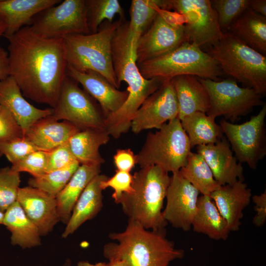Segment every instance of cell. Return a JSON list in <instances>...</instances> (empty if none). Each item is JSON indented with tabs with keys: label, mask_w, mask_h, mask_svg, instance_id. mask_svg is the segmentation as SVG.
<instances>
[{
	"label": "cell",
	"mask_w": 266,
	"mask_h": 266,
	"mask_svg": "<svg viewBox=\"0 0 266 266\" xmlns=\"http://www.w3.org/2000/svg\"><path fill=\"white\" fill-rule=\"evenodd\" d=\"M110 136L106 130L80 131L70 138L68 143L80 165L101 166L105 160L99 149L108 142Z\"/></svg>",
	"instance_id": "f546056e"
},
{
	"label": "cell",
	"mask_w": 266,
	"mask_h": 266,
	"mask_svg": "<svg viewBox=\"0 0 266 266\" xmlns=\"http://www.w3.org/2000/svg\"><path fill=\"white\" fill-rule=\"evenodd\" d=\"M266 104L249 120L235 124L225 119L220 121L223 133L232 147L237 160L256 169L266 155Z\"/></svg>",
	"instance_id": "4fadbf2b"
},
{
	"label": "cell",
	"mask_w": 266,
	"mask_h": 266,
	"mask_svg": "<svg viewBox=\"0 0 266 266\" xmlns=\"http://www.w3.org/2000/svg\"><path fill=\"white\" fill-rule=\"evenodd\" d=\"M184 24L181 15L159 9L150 27L137 40V64L164 55L186 41Z\"/></svg>",
	"instance_id": "5bb4252c"
},
{
	"label": "cell",
	"mask_w": 266,
	"mask_h": 266,
	"mask_svg": "<svg viewBox=\"0 0 266 266\" xmlns=\"http://www.w3.org/2000/svg\"><path fill=\"white\" fill-rule=\"evenodd\" d=\"M9 76L8 52L0 46V81Z\"/></svg>",
	"instance_id": "f6af8a7d"
},
{
	"label": "cell",
	"mask_w": 266,
	"mask_h": 266,
	"mask_svg": "<svg viewBox=\"0 0 266 266\" xmlns=\"http://www.w3.org/2000/svg\"><path fill=\"white\" fill-rule=\"evenodd\" d=\"M38 150L24 136L0 143V153L4 155L12 165Z\"/></svg>",
	"instance_id": "f35d334b"
},
{
	"label": "cell",
	"mask_w": 266,
	"mask_h": 266,
	"mask_svg": "<svg viewBox=\"0 0 266 266\" xmlns=\"http://www.w3.org/2000/svg\"><path fill=\"white\" fill-rule=\"evenodd\" d=\"M67 75L81 84L83 89L99 102L105 119L117 111L128 97L127 90H119L103 76L95 71H78L67 66Z\"/></svg>",
	"instance_id": "ac0fdd59"
},
{
	"label": "cell",
	"mask_w": 266,
	"mask_h": 266,
	"mask_svg": "<svg viewBox=\"0 0 266 266\" xmlns=\"http://www.w3.org/2000/svg\"><path fill=\"white\" fill-rule=\"evenodd\" d=\"M133 175L130 172L116 170L115 173L111 177H108L100 182V187L102 190L111 188L114 192L112 198L114 202L118 204L124 194L129 193L132 190Z\"/></svg>",
	"instance_id": "ab89813d"
},
{
	"label": "cell",
	"mask_w": 266,
	"mask_h": 266,
	"mask_svg": "<svg viewBox=\"0 0 266 266\" xmlns=\"http://www.w3.org/2000/svg\"><path fill=\"white\" fill-rule=\"evenodd\" d=\"M191 146L180 120L176 118L155 133H149L136 155L140 168L157 166L167 172H177L186 165Z\"/></svg>",
	"instance_id": "ba28073f"
},
{
	"label": "cell",
	"mask_w": 266,
	"mask_h": 266,
	"mask_svg": "<svg viewBox=\"0 0 266 266\" xmlns=\"http://www.w3.org/2000/svg\"><path fill=\"white\" fill-rule=\"evenodd\" d=\"M79 166L80 164L77 162L67 167L46 172L37 177H32L28 181V186L39 189L56 198Z\"/></svg>",
	"instance_id": "836d02e7"
},
{
	"label": "cell",
	"mask_w": 266,
	"mask_h": 266,
	"mask_svg": "<svg viewBox=\"0 0 266 266\" xmlns=\"http://www.w3.org/2000/svg\"><path fill=\"white\" fill-rule=\"evenodd\" d=\"M171 81L176 93L179 112L178 118L196 112L206 113L210 107L209 94L199 78L190 75L174 77Z\"/></svg>",
	"instance_id": "603a6c76"
},
{
	"label": "cell",
	"mask_w": 266,
	"mask_h": 266,
	"mask_svg": "<svg viewBox=\"0 0 266 266\" xmlns=\"http://www.w3.org/2000/svg\"><path fill=\"white\" fill-rule=\"evenodd\" d=\"M61 0H0V12L5 17L8 37L29 26L33 19L43 10L58 4Z\"/></svg>",
	"instance_id": "d4e9b609"
},
{
	"label": "cell",
	"mask_w": 266,
	"mask_h": 266,
	"mask_svg": "<svg viewBox=\"0 0 266 266\" xmlns=\"http://www.w3.org/2000/svg\"><path fill=\"white\" fill-rule=\"evenodd\" d=\"M137 65L146 79L159 78L167 80L190 75L218 81L222 72L217 62L207 53L187 41L164 55Z\"/></svg>",
	"instance_id": "52a82bcc"
},
{
	"label": "cell",
	"mask_w": 266,
	"mask_h": 266,
	"mask_svg": "<svg viewBox=\"0 0 266 266\" xmlns=\"http://www.w3.org/2000/svg\"><path fill=\"white\" fill-rule=\"evenodd\" d=\"M200 192L180 173H173L166 197L163 216L176 228L188 231L197 209Z\"/></svg>",
	"instance_id": "2e32d148"
},
{
	"label": "cell",
	"mask_w": 266,
	"mask_h": 266,
	"mask_svg": "<svg viewBox=\"0 0 266 266\" xmlns=\"http://www.w3.org/2000/svg\"><path fill=\"white\" fill-rule=\"evenodd\" d=\"M231 231H237L241 224L243 211L250 204L252 193L246 183L237 180L232 185L220 186L209 195Z\"/></svg>",
	"instance_id": "ffe728a7"
},
{
	"label": "cell",
	"mask_w": 266,
	"mask_h": 266,
	"mask_svg": "<svg viewBox=\"0 0 266 266\" xmlns=\"http://www.w3.org/2000/svg\"><path fill=\"white\" fill-rule=\"evenodd\" d=\"M116 169L130 172L137 164L136 155L130 149H119L113 156Z\"/></svg>",
	"instance_id": "7bdbcfd3"
},
{
	"label": "cell",
	"mask_w": 266,
	"mask_h": 266,
	"mask_svg": "<svg viewBox=\"0 0 266 266\" xmlns=\"http://www.w3.org/2000/svg\"><path fill=\"white\" fill-rule=\"evenodd\" d=\"M2 156H3L2 154L0 153V158L2 157Z\"/></svg>",
	"instance_id": "db71d44e"
},
{
	"label": "cell",
	"mask_w": 266,
	"mask_h": 266,
	"mask_svg": "<svg viewBox=\"0 0 266 266\" xmlns=\"http://www.w3.org/2000/svg\"><path fill=\"white\" fill-rule=\"evenodd\" d=\"M107 176L99 174L84 190L73 208L62 237L66 238L73 233L83 223L95 218L103 206L102 190L100 184Z\"/></svg>",
	"instance_id": "cb8c5ba5"
},
{
	"label": "cell",
	"mask_w": 266,
	"mask_h": 266,
	"mask_svg": "<svg viewBox=\"0 0 266 266\" xmlns=\"http://www.w3.org/2000/svg\"><path fill=\"white\" fill-rule=\"evenodd\" d=\"M197 153L202 156L220 185L244 181L243 167L233 155L224 136L215 143L198 146Z\"/></svg>",
	"instance_id": "d6986e66"
},
{
	"label": "cell",
	"mask_w": 266,
	"mask_h": 266,
	"mask_svg": "<svg viewBox=\"0 0 266 266\" xmlns=\"http://www.w3.org/2000/svg\"><path fill=\"white\" fill-rule=\"evenodd\" d=\"M178 112L171 79L167 80L143 101L132 121L131 129L135 134L148 129L158 130L167 121L177 118Z\"/></svg>",
	"instance_id": "9a60e30c"
},
{
	"label": "cell",
	"mask_w": 266,
	"mask_h": 266,
	"mask_svg": "<svg viewBox=\"0 0 266 266\" xmlns=\"http://www.w3.org/2000/svg\"><path fill=\"white\" fill-rule=\"evenodd\" d=\"M20 182L19 172L9 166L0 168V210L2 212L17 201Z\"/></svg>",
	"instance_id": "8d00e7d4"
},
{
	"label": "cell",
	"mask_w": 266,
	"mask_h": 266,
	"mask_svg": "<svg viewBox=\"0 0 266 266\" xmlns=\"http://www.w3.org/2000/svg\"><path fill=\"white\" fill-rule=\"evenodd\" d=\"M7 22L5 17L0 12V40L3 36L7 29Z\"/></svg>",
	"instance_id": "7dc6e473"
},
{
	"label": "cell",
	"mask_w": 266,
	"mask_h": 266,
	"mask_svg": "<svg viewBox=\"0 0 266 266\" xmlns=\"http://www.w3.org/2000/svg\"><path fill=\"white\" fill-rule=\"evenodd\" d=\"M251 199L254 203L255 211L253 224L257 227H262L266 221V190L260 195L252 196Z\"/></svg>",
	"instance_id": "ee69618b"
},
{
	"label": "cell",
	"mask_w": 266,
	"mask_h": 266,
	"mask_svg": "<svg viewBox=\"0 0 266 266\" xmlns=\"http://www.w3.org/2000/svg\"><path fill=\"white\" fill-rule=\"evenodd\" d=\"M261 54L266 55V17L247 8L227 32Z\"/></svg>",
	"instance_id": "83f0119b"
},
{
	"label": "cell",
	"mask_w": 266,
	"mask_h": 266,
	"mask_svg": "<svg viewBox=\"0 0 266 266\" xmlns=\"http://www.w3.org/2000/svg\"><path fill=\"white\" fill-rule=\"evenodd\" d=\"M170 176L157 166L140 168L133 175L132 190L124 194L118 203L128 220L146 230L166 231L167 223L163 216Z\"/></svg>",
	"instance_id": "277c9868"
},
{
	"label": "cell",
	"mask_w": 266,
	"mask_h": 266,
	"mask_svg": "<svg viewBox=\"0 0 266 266\" xmlns=\"http://www.w3.org/2000/svg\"><path fill=\"white\" fill-rule=\"evenodd\" d=\"M24 136V132L10 112L2 107L0 112V143Z\"/></svg>",
	"instance_id": "b9f144b4"
},
{
	"label": "cell",
	"mask_w": 266,
	"mask_h": 266,
	"mask_svg": "<svg viewBox=\"0 0 266 266\" xmlns=\"http://www.w3.org/2000/svg\"><path fill=\"white\" fill-rule=\"evenodd\" d=\"M29 27L34 33L48 39L91 33L85 0L62 1L37 14Z\"/></svg>",
	"instance_id": "8fae6325"
},
{
	"label": "cell",
	"mask_w": 266,
	"mask_h": 266,
	"mask_svg": "<svg viewBox=\"0 0 266 266\" xmlns=\"http://www.w3.org/2000/svg\"><path fill=\"white\" fill-rule=\"evenodd\" d=\"M17 201L41 236L48 234L60 221L56 198L39 189L30 186L20 187Z\"/></svg>",
	"instance_id": "e0dca14e"
},
{
	"label": "cell",
	"mask_w": 266,
	"mask_h": 266,
	"mask_svg": "<svg viewBox=\"0 0 266 266\" xmlns=\"http://www.w3.org/2000/svg\"><path fill=\"white\" fill-rule=\"evenodd\" d=\"M215 120L201 112H195L180 120L191 148L215 143L224 137L221 126Z\"/></svg>",
	"instance_id": "4dcf8cb0"
},
{
	"label": "cell",
	"mask_w": 266,
	"mask_h": 266,
	"mask_svg": "<svg viewBox=\"0 0 266 266\" xmlns=\"http://www.w3.org/2000/svg\"><path fill=\"white\" fill-rule=\"evenodd\" d=\"M61 266H71V262L69 259L66 260Z\"/></svg>",
	"instance_id": "f907efd6"
},
{
	"label": "cell",
	"mask_w": 266,
	"mask_h": 266,
	"mask_svg": "<svg viewBox=\"0 0 266 266\" xmlns=\"http://www.w3.org/2000/svg\"><path fill=\"white\" fill-rule=\"evenodd\" d=\"M3 225L11 232V243L23 249L41 244V235L36 226L28 217L16 201L5 212Z\"/></svg>",
	"instance_id": "f1b7e54d"
},
{
	"label": "cell",
	"mask_w": 266,
	"mask_h": 266,
	"mask_svg": "<svg viewBox=\"0 0 266 266\" xmlns=\"http://www.w3.org/2000/svg\"><path fill=\"white\" fill-rule=\"evenodd\" d=\"M120 23L104 21L93 33L72 34L63 38L67 66L78 71L92 70L103 76L119 89L114 71L111 43Z\"/></svg>",
	"instance_id": "5b68a950"
},
{
	"label": "cell",
	"mask_w": 266,
	"mask_h": 266,
	"mask_svg": "<svg viewBox=\"0 0 266 266\" xmlns=\"http://www.w3.org/2000/svg\"><path fill=\"white\" fill-rule=\"evenodd\" d=\"M108 266H124V265L122 261L114 260L109 261Z\"/></svg>",
	"instance_id": "681fc988"
},
{
	"label": "cell",
	"mask_w": 266,
	"mask_h": 266,
	"mask_svg": "<svg viewBox=\"0 0 266 266\" xmlns=\"http://www.w3.org/2000/svg\"><path fill=\"white\" fill-rule=\"evenodd\" d=\"M0 104L12 115L22 129L27 130L38 120L52 114L53 108L40 109L24 97L15 80L11 77L0 81Z\"/></svg>",
	"instance_id": "44dd1931"
},
{
	"label": "cell",
	"mask_w": 266,
	"mask_h": 266,
	"mask_svg": "<svg viewBox=\"0 0 266 266\" xmlns=\"http://www.w3.org/2000/svg\"><path fill=\"white\" fill-rule=\"evenodd\" d=\"M51 116L69 122L79 131L106 130L105 117L100 105L67 75Z\"/></svg>",
	"instance_id": "9c48e42d"
},
{
	"label": "cell",
	"mask_w": 266,
	"mask_h": 266,
	"mask_svg": "<svg viewBox=\"0 0 266 266\" xmlns=\"http://www.w3.org/2000/svg\"><path fill=\"white\" fill-rule=\"evenodd\" d=\"M160 9L157 0H133L130 8L129 25L140 36L150 27Z\"/></svg>",
	"instance_id": "e575fe53"
},
{
	"label": "cell",
	"mask_w": 266,
	"mask_h": 266,
	"mask_svg": "<svg viewBox=\"0 0 266 266\" xmlns=\"http://www.w3.org/2000/svg\"><path fill=\"white\" fill-rule=\"evenodd\" d=\"M179 172L202 195L209 196L221 186L202 156L198 153H191L187 164Z\"/></svg>",
	"instance_id": "1f68e13d"
},
{
	"label": "cell",
	"mask_w": 266,
	"mask_h": 266,
	"mask_svg": "<svg viewBox=\"0 0 266 266\" xmlns=\"http://www.w3.org/2000/svg\"><path fill=\"white\" fill-rule=\"evenodd\" d=\"M2 106L0 104V112L1 110V109H2Z\"/></svg>",
	"instance_id": "f5cc1de1"
},
{
	"label": "cell",
	"mask_w": 266,
	"mask_h": 266,
	"mask_svg": "<svg viewBox=\"0 0 266 266\" xmlns=\"http://www.w3.org/2000/svg\"><path fill=\"white\" fill-rule=\"evenodd\" d=\"M77 266H108V263L99 262L94 264L87 261H80L77 263Z\"/></svg>",
	"instance_id": "c3c4849f"
},
{
	"label": "cell",
	"mask_w": 266,
	"mask_h": 266,
	"mask_svg": "<svg viewBox=\"0 0 266 266\" xmlns=\"http://www.w3.org/2000/svg\"><path fill=\"white\" fill-rule=\"evenodd\" d=\"M77 162L67 142L47 152L45 173L67 167Z\"/></svg>",
	"instance_id": "60d3db41"
},
{
	"label": "cell",
	"mask_w": 266,
	"mask_h": 266,
	"mask_svg": "<svg viewBox=\"0 0 266 266\" xmlns=\"http://www.w3.org/2000/svg\"><path fill=\"white\" fill-rule=\"evenodd\" d=\"M4 212L0 210V224H3Z\"/></svg>",
	"instance_id": "816d5d0a"
},
{
	"label": "cell",
	"mask_w": 266,
	"mask_h": 266,
	"mask_svg": "<svg viewBox=\"0 0 266 266\" xmlns=\"http://www.w3.org/2000/svg\"><path fill=\"white\" fill-rule=\"evenodd\" d=\"M100 167L101 165H80L56 197L60 221L66 225L79 197L90 181L100 173Z\"/></svg>",
	"instance_id": "484cf974"
},
{
	"label": "cell",
	"mask_w": 266,
	"mask_h": 266,
	"mask_svg": "<svg viewBox=\"0 0 266 266\" xmlns=\"http://www.w3.org/2000/svg\"><path fill=\"white\" fill-rule=\"evenodd\" d=\"M79 131L69 122L58 121L50 115L33 124L24 137L39 150L49 151L68 142Z\"/></svg>",
	"instance_id": "7402d4cb"
},
{
	"label": "cell",
	"mask_w": 266,
	"mask_h": 266,
	"mask_svg": "<svg viewBox=\"0 0 266 266\" xmlns=\"http://www.w3.org/2000/svg\"><path fill=\"white\" fill-rule=\"evenodd\" d=\"M249 7L255 12L266 17V0H249Z\"/></svg>",
	"instance_id": "bcb514c9"
},
{
	"label": "cell",
	"mask_w": 266,
	"mask_h": 266,
	"mask_svg": "<svg viewBox=\"0 0 266 266\" xmlns=\"http://www.w3.org/2000/svg\"><path fill=\"white\" fill-rule=\"evenodd\" d=\"M222 72L255 90L266 93V57L228 32L206 50Z\"/></svg>",
	"instance_id": "8992f818"
},
{
	"label": "cell",
	"mask_w": 266,
	"mask_h": 266,
	"mask_svg": "<svg viewBox=\"0 0 266 266\" xmlns=\"http://www.w3.org/2000/svg\"><path fill=\"white\" fill-rule=\"evenodd\" d=\"M165 10L183 17L186 41L207 49L223 35L210 0H165Z\"/></svg>",
	"instance_id": "30bf717a"
},
{
	"label": "cell",
	"mask_w": 266,
	"mask_h": 266,
	"mask_svg": "<svg viewBox=\"0 0 266 266\" xmlns=\"http://www.w3.org/2000/svg\"><path fill=\"white\" fill-rule=\"evenodd\" d=\"M192 228L194 232L205 234L216 240H226L231 232L214 202L207 195L199 197Z\"/></svg>",
	"instance_id": "4316f807"
},
{
	"label": "cell",
	"mask_w": 266,
	"mask_h": 266,
	"mask_svg": "<svg viewBox=\"0 0 266 266\" xmlns=\"http://www.w3.org/2000/svg\"><path fill=\"white\" fill-rule=\"evenodd\" d=\"M6 39L9 76L24 97L54 108L67 75L63 38L42 37L27 26Z\"/></svg>",
	"instance_id": "6da1fadb"
},
{
	"label": "cell",
	"mask_w": 266,
	"mask_h": 266,
	"mask_svg": "<svg viewBox=\"0 0 266 266\" xmlns=\"http://www.w3.org/2000/svg\"><path fill=\"white\" fill-rule=\"evenodd\" d=\"M199 79L209 96L210 107L206 114L214 119L223 116L226 120H234L248 114L255 107L263 103L262 96L255 90L241 87L233 80Z\"/></svg>",
	"instance_id": "7c38bea8"
},
{
	"label": "cell",
	"mask_w": 266,
	"mask_h": 266,
	"mask_svg": "<svg viewBox=\"0 0 266 266\" xmlns=\"http://www.w3.org/2000/svg\"><path fill=\"white\" fill-rule=\"evenodd\" d=\"M87 19L91 33H96L104 21L112 22L118 14L126 20L124 10L118 0H85Z\"/></svg>",
	"instance_id": "d6a6232c"
},
{
	"label": "cell",
	"mask_w": 266,
	"mask_h": 266,
	"mask_svg": "<svg viewBox=\"0 0 266 266\" xmlns=\"http://www.w3.org/2000/svg\"><path fill=\"white\" fill-rule=\"evenodd\" d=\"M223 33L228 31L234 21L249 7V0H211Z\"/></svg>",
	"instance_id": "d590c367"
},
{
	"label": "cell",
	"mask_w": 266,
	"mask_h": 266,
	"mask_svg": "<svg viewBox=\"0 0 266 266\" xmlns=\"http://www.w3.org/2000/svg\"><path fill=\"white\" fill-rule=\"evenodd\" d=\"M47 152L43 150L34 151L14 164L11 168L16 172H25L33 177H37L45 173Z\"/></svg>",
	"instance_id": "74e56055"
},
{
	"label": "cell",
	"mask_w": 266,
	"mask_h": 266,
	"mask_svg": "<svg viewBox=\"0 0 266 266\" xmlns=\"http://www.w3.org/2000/svg\"><path fill=\"white\" fill-rule=\"evenodd\" d=\"M108 236L114 242L104 245V257L121 261L124 266H169L184 256V251L166 237V231L146 230L133 221L128 220L124 231Z\"/></svg>",
	"instance_id": "3957f363"
},
{
	"label": "cell",
	"mask_w": 266,
	"mask_h": 266,
	"mask_svg": "<svg viewBox=\"0 0 266 266\" xmlns=\"http://www.w3.org/2000/svg\"><path fill=\"white\" fill-rule=\"evenodd\" d=\"M119 20L112 40V59L118 83L120 86L122 81L128 84L129 96L123 106L105 119L106 129L115 138L131 129L132 121L142 103L166 81L159 78L146 79L142 76L136 56L140 36L132 31L129 21Z\"/></svg>",
	"instance_id": "7a4b0ae2"
}]
</instances>
